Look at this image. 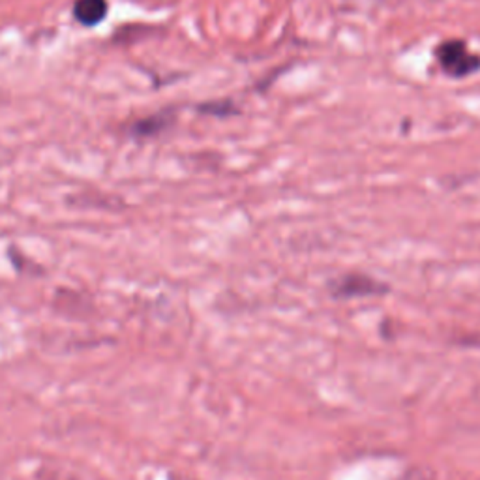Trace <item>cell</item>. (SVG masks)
<instances>
[{"mask_svg":"<svg viewBox=\"0 0 480 480\" xmlns=\"http://www.w3.org/2000/svg\"><path fill=\"white\" fill-rule=\"evenodd\" d=\"M169 122H171L169 113H160V115H154V117L141 120V122L134 128V132L137 135H145V137H150V135L160 134L162 129L167 128V126H169Z\"/></svg>","mask_w":480,"mask_h":480,"instance_id":"obj_4","label":"cell"},{"mask_svg":"<svg viewBox=\"0 0 480 480\" xmlns=\"http://www.w3.org/2000/svg\"><path fill=\"white\" fill-rule=\"evenodd\" d=\"M107 15V0H77L73 17L85 27H94Z\"/></svg>","mask_w":480,"mask_h":480,"instance_id":"obj_3","label":"cell"},{"mask_svg":"<svg viewBox=\"0 0 480 480\" xmlns=\"http://www.w3.org/2000/svg\"><path fill=\"white\" fill-rule=\"evenodd\" d=\"M385 289L374 278L369 276H346L340 283L334 287V295L336 297H366V295H379Z\"/></svg>","mask_w":480,"mask_h":480,"instance_id":"obj_2","label":"cell"},{"mask_svg":"<svg viewBox=\"0 0 480 480\" xmlns=\"http://www.w3.org/2000/svg\"><path fill=\"white\" fill-rule=\"evenodd\" d=\"M441 70L451 77H467L480 70V57L471 53L463 40H446L435 49Z\"/></svg>","mask_w":480,"mask_h":480,"instance_id":"obj_1","label":"cell"}]
</instances>
